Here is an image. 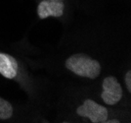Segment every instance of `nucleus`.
Instances as JSON below:
<instances>
[{"label": "nucleus", "instance_id": "nucleus-1", "mask_svg": "<svg viewBox=\"0 0 131 123\" xmlns=\"http://www.w3.org/2000/svg\"><path fill=\"white\" fill-rule=\"evenodd\" d=\"M65 66L77 76L91 80L98 78L102 71L99 61L85 53H75L71 55L66 60Z\"/></svg>", "mask_w": 131, "mask_h": 123}, {"label": "nucleus", "instance_id": "nucleus-2", "mask_svg": "<svg viewBox=\"0 0 131 123\" xmlns=\"http://www.w3.org/2000/svg\"><path fill=\"white\" fill-rule=\"evenodd\" d=\"M77 114L80 117L88 118L92 123H105L109 116L108 109L91 99H86L77 107Z\"/></svg>", "mask_w": 131, "mask_h": 123}, {"label": "nucleus", "instance_id": "nucleus-3", "mask_svg": "<svg viewBox=\"0 0 131 123\" xmlns=\"http://www.w3.org/2000/svg\"><path fill=\"white\" fill-rule=\"evenodd\" d=\"M102 89L103 92L101 94V98L106 104L115 106L120 101L122 98V88L115 77H106L102 83Z\"/></svg>", "mask_w": 131, "mask_h": 123}, {"label": "nucleus", "instance_id": "nucleus-4", "mask_svg": "<svg viewBox=\"0 0 131 123\" xmlns=\"http://www.w3.org/2000/svg\"><path fill=\"white\" fill-rule=\"evenodd\" d=\"M65 4L63 1L53 0H42L37 6V16L39 19L44 20L49 17L59 18L64 14Z\"/></svg>", "mask_w": 131, "mask_h": 123}, {"label": "nucleus", "instance_id": "nucleus-5", "mask_svg": "<svg viewBox=\"0 0 131 123\" xmlns=\"http://www.w3.org/2000/svg\"><path fill=\"white\" fill-rule=\"evenodd\" d=\"M19 66L16 58L10 54L0 52V74L6 79H14L18 74Z\"/></svg>", "mask_w": 131, "mask_h": 123}, {"label": "nucleus", "instance_id": "nucleus-6", "mask_svg": "<svg viewBox=\"0 0 131 123\" xmlns=\"http://www.w3.org/2000/svg\"><path fill=\"white\" fill-rule=\"evenodd\" d=\"M13 106L8 101L0 98V120H8L13 116Z\"/></svg>", "mask_w": 131, "mask_h": 123}, {"label": "nucleus", "instance_id": "nucleus-7", "mask_svg": "<svg viewBox=\"0 0 131 123\" xmlns=\"http://www.w3.org/2000/svg\"><path fill=\"white\" fill-rule=\"evenodd\" d=\"M124 81H125L127 91L130 93L131 92V71L130 70H128V71L126 72L125 76H124Z\"/></svg>", "mask_w": 131, "mask_h": 123}, {"label": "nucleus", "instance_id": "nucleus-8", "mask_svg": "<svg viewBox=\"0 0 131 123\" xmlns=\"http://www.w3.org/2000/svg\"><path fill=\"white\" fill-rule=\"evenodd\" d=\"M106 122H108V123H119V121H118L117 119H112V120H108V119H107V120H106Z\"/></svg>", "mask_w": 131, "mask_h": 123}, {"label": "nucleus", "instance_id": "nucleus-9", "mask_svg": "<svg viewBox=\"0 0 131 123\" xmlns=\"http://www.w3.org/2000/svg\"><path fill=\"white\" fill-rule=\"evenodd\" d=\"M53 1H64V0H53Z\"/></svg>", "mask_w": 131, "mask_h": 123}]
</instances>
